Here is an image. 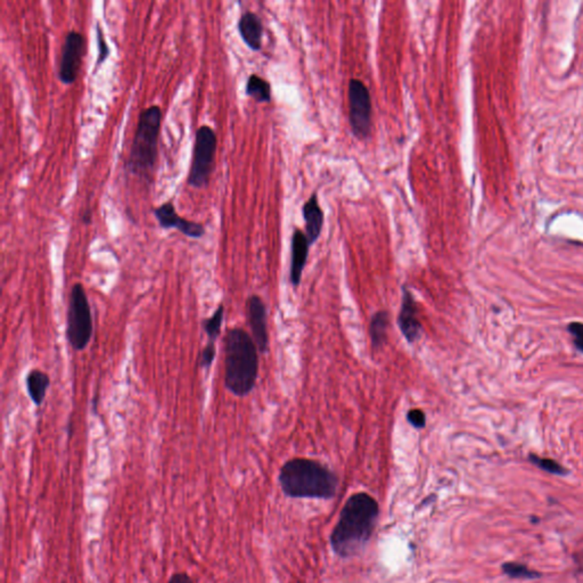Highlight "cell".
I'll use <instances>...</instances> for the list:
<instances>
[{"label":"cell","instance_id":"cell-1","mask_svg":"<svg viewBox=\"0 0 583 583\" xmlns=\"http://www.w3.org/2000/svg\"><path fill=\"white\" fill-rule=\"evenodd\" d=\"M378 503L369 494H353L342 510L331 537L333 550L340 557L359 553L368 542L377 523Z\"/></svg>","mask_w":583,"mask_h":583},{"label":"cell","instance_id":"cell-2","mask_svg":"<svg viewBox=\"0 0 583 583\" xmlns=\"http://www.w3.org/2000/svg\"><path fill=\"white\" fill-rule=\"evenodd\" d=\"M224 387L235 396H249L259 376V350L249 333L228 329L224 338Z\"/></svg>","mask_w":583,"mask_h":583},{"label":"cell","instance_id":"cell-3","mask_svg":"<svg viewBox=\"0 0 583 583\" xmlns=\"http://www.w3.org/2000/svg\"><path fill=\"white\" fill-rule=\"evenodd\" d=\"M282 490L291 498L332 499L338 479L329 467L307 458L286 461L278 476Z\"/></svg>","mask_w":583,"mask_h":583},{"label":"cell","instance_id":"cell-4","mask_svg":"<svg viewBox=\"0 0 583 583\" xmlns=\"http://www.w3.org/2000/svg\"><path fill=\"white\" fill-rule=\"evenodd\" d=\"M162 117V110L159 105H151L139 114L127 161V168L132 175L147 177L154 171L159 154Z\"/></svg>","mask_w":583,"mask_h":583},{"label":"cell","instance_id":"cell-5","mask_svg":"<svg viewBox=\"0 0 583 583\" xmlns=\"http://www.w3.org/2000/svg\"><path fill=\"white\" fill-rule=\"evenodd\" d=\"M94 334L92 307L85 286L75 282L70 291L65 336L74 351L86 350Z\"/></svg>","mask_w":583,"mask_h":583},{"label":"cell","instance_id":"cell-6","mask_svg":"<svg viewBox=\"0 0 583 583\" xmlns=\"http://www.w3.org/2000/svg\"><path fill=\"white\" fill-rule=\"evenodd\" d=\"M218 138L213 128L201 126L195 134L193 157L188 173L187 182L191 187L204 188L209 185L212 172L215 170V154Z\"/></svg>","mask_w":583,"mask_h":583},{"label":"cell","instance_id":"cell-7","mask_svg":"<svg viewBox=\"0 0 583 583\" xmlns=\"http://www.w3.org/2000/svg\"><path fill=\"white\" fill-rule=\"evenodd\" d=\"M347 95L353 135L358 139L367 138L372 129V99L368 88L361 80L352 79Z\"/></svg>","mask_w":583,"mask_h":583},{"label":"cell","instance_id":"cell-8","mask_svg":"<svg viewBox=\"0 0 583 583\" xmlns=\"http://www.w3.org/2000/svg\"><path fill=\"white\" fill-rule=\"evenodd\" d=\"M86 52V39L79 31H69L62 47L59 78L64 85H72L77 81Z\"/></svg>","mask_w":583,"mask_h":583},{"label":"cell","instance_id":"cell-9","mask_svg":"<svg viewBox=\"0 0 583 583\" xmlns=\"http://www.w3.org/2000/svg\"><path fill=\"white\" fill-rule=\"evenodd\" d=\"M154 215L162 229H175L185 236L193 238V240H201L206 231L204 224L200 222H191L186 218H182L177 213L175 206L171 201L163 203L160 206L153 209Z\"/></svg>","mask_w":583,"mask_h":583},{"label":"cell","instance_id":"cell-10","mask_svg":"<svg viewBox=\"0 0 583 583\" xmlns=\"http://www.w3.org/2000/svg\"><path fill=\"white\" fill-rule=\"evenodd\" d=\"M245 309L252 338L258 347L259 352L266 353L269 349L267 307L259 295L253 294L246 300Z\"/></svg>","mask_w":583,"mask_h":583},{"label":"cell","instance_id":"cell-11","mask_svg":"<svg viewBox=\"0 0 583 583\" xmlns=\"http://www.w3.org/2000/svg\"><path fill=\"white\" fill-rule=\"evenodd\" d=\"M398 326L400 332L409 344L419 341L423 333V326L418 319V308L414 295L405 285L403 287V301L398 316Z\"/></svg>","mask_w":583,"mask_h":583},{"label":"cell","instance_id":"cell-12","mask_svg":"<svg viewBox=\"0 0 583 583\" xmlns=\"http://www.w3.org/2000/svg\"><path fill=\"white\" fill-rule=\"evenodd\" d=\"M309 247L310 243L308 240L305 233L300 229H295L292 237V261L289 273L292 285L294 287H298L301 282L302 273L309 255Z\"/></svg>","mask_w":583,"mask_h":583},{"label":"cell","instance_id":"cell-13","mask_svg":"<svg viewBox=\"0 0 583 583\" xmlns=\"http://www.w3.org/2000/svg\"><path fill=\"white\" fill-rule=\"evenodd\" d=\"M237 29L240 32L243 41L252 50H260L262 46V36L264 27L261 20L253 12H245L240 16Z\"/></svg>","mask_w":583,"mask_h":583},{"label":"cell","instance_id":"cell-14","mask_svg":"<svg viewBox=\"0 0 583 583\" xmlns=\"http://www.w3.org/2000/svg\"><path fill=\"white\" fill-rule=\"evenodd\" d=\"M302 213H303L304 222H305V236L311 245L319 238L322 231V224H324V213L320 209L317 194H313L309 201L304 204Z\"/></svg>","mask_w":583,"mask_h":583},{"label":"cell","instance_id":"cell-15","mask_svg":"<svg viewBox=\"0 0 583 583\" xmlns=\"http://www.w3.org/2000/svg\"><path fill=\"white\" fill-rule=\"evenodd\" d=\"M25 387L32 403L41 408L46 400L47 392L50 387V375L41 369H32L27 375Z\"/></svg>","mask_w":583,"mask_h":583},{"label":"cell","instance_id":"cell-16","mask_svg":"<svg viewBox=\"0 0 583 583\" xmlns=\"http://www.w3.org/2000/svg\"><path fill=\"white\" fill-rule=\"evenodd\" d=\"M390 326V316L387 311H377L369 324V336L374 349H381L387 340V329Z\"/></svg>","mask_w":583,"mask_h":583},{"label":"cell","instance_id":"cell-17","mask_svg":"<svg viewBox=\"0 0 583 583\" xmlns=\"http://www.w3.org/2000/svg\"><path fill=\"white\" fill-rule=\"evenodd\" d=\"M246 95L258 103H268L271 99V83L259 77L258 74H251L246 82Z\"/></svg>","mask_w":583,"mask_h":583},{"label":"cell","instance_id":"cell-18","mask_svg":"<svg viewBox=\"0 0 583 583\" xmlns=\"http://www.w3.org/2000/svg\"><path fill=\"white\" fill-rule=\"evenodd\" d=\"M224 319V305L219 304L211 317L203 319L202 329L208 336V342L215 343L222 334V324Z\"/></svg>","mask_w":583,"mask_h":583},{"label":"cell","instance_id":"cell-19","mask_svg":"<svg viewBox=\"0 0 583 583\" xmlns=\"http://www.w3.org/2000/svg\"><path fill=\"white\" fill-rule=\"evenodd\" d=\"M503 571L508 577H515V579H535V577H540V574L538 572L532 571L525 565L516 564V563L503 564Z\"/></svg>","mask_w":583,"mask_h":583},{"label":"cell","instance_id":"cell-20","mask_svg":"<svg viewBox=\"0 0 583 583\" xmlns=\"http://www.w3.org/2000/svg\"><path fill=\"white\" fill-rule=\"evenodd\" d=\"M530 461L541 470L552 473V474H556V475H565L566 474V470L561 463L553 461V459H549V458H541L539 456H535V454H531Z\"/></svg>","mask_w":583,"mask_h":583},{"label":"cell","instance_id":"cell-21","mask_svg":"<svg viewBox=\"0 0 583 583\" xmlns=\"http://www.w3.org/2000/svg\"><path fill=\"white\" fill-rule=\"evenodd\" d=\"M215 357H217V347L215 343L208 342L206 347H203L202 350L199 353L197 357V364L201 369L204 370H210L211 369L213 362H215Z\"/></svg>","mask_w":583,"mask_h":583},{"label":"cell","instance_id":"cell-22","mask_svg":"<svg viewBox=\"0 0 583 583\" xmlns=\"http://www.w3.org/2000/svg\"><path fill=\"white\" fill-rule=\"evenodd\" d=\"M96 36H97V46H99V57L96 62V66L103 64L110 56V47H108V41L105 39L104 32L101 29L99 23H97L96 27Z\"/></svg>","mask_w":583,"mask_h":583},{"label":"cell","instance_id":"cell-23","mask_svg":"<svg viewBox=\"0 0 583 583\" xmlns=\"http://www.w3.org/2000/svg\"><path fill=\"white\" fill-rule=\"evenodd\" d=\"M407 422L416 430H422L426 426V415L422 409H412L407 412Z\"/></svg>","mask_w":583,"mask_h":583},{"label":"cell","instance_id":"cell-24","mask_svg":"<svg viewBox=\"0 0 583 583\" xmlns=\"http://www.w3.org/2000/svg\"><path fill=\"white\" fill-rule=\"evenodd\" d=\"M568 331L571 333L574 338V344L575 347L583 352V324L581 322H572L571 325L568 326Z\"/></svg>","mask_w":583,"mask_h":583},{"label":"cell","instance_id":"cell-25","mask_svg":"<svg viewBox=\"0 0 583 583\" xmlns=\"http://www.w3.org/2000/svg\"><path fill=\"white\" fill-rule=\"evenodd\" d=\"M168 583H195L186 572H175L170 577Z\"/></svg>","mask_w":583,"mask_h":583},{"label":"cell","instance_id":"cell-26","mask_svg":"<svg viewBox=\"0 0 583 583\" xmlns=\"http://www.w3.org/2000/svg\"><path fill=\"white\" fill-rule=\"evenodd\" d=\"M82 222L87 224H90V222H92V215H90L89 211H86L85 212V213H83Z\"/></svg>","mask_w":583,"mask_h":583}]
</instances>
